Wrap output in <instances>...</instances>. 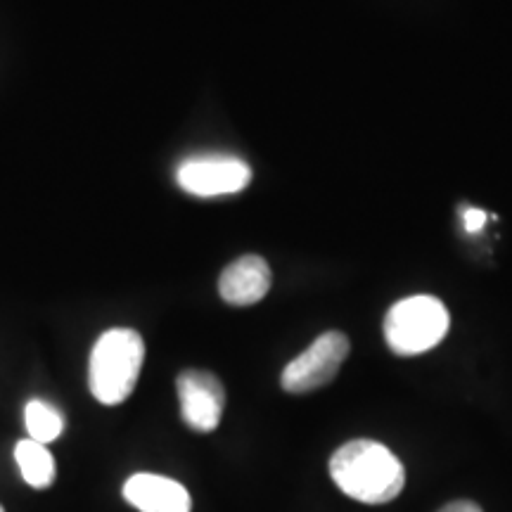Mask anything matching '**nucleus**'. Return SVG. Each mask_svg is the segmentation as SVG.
I'll list each match as a JSON object with an SVG mask.
<instances>
[{
    "instance_id": "9b49d317",
    "label": "nucleus",
    "mask_w": 512,
    "mask_h": 512,
    "mask_svg": "<svg viewBox=\"0 0 512 512\" xmlns=\"http://www.w3.org/2000/svg\"><path fill=\"white\" fill-rule=\"evenodd\" d=\"M463 221H465L467 233H479V230H482L484 223H486V214L482 209H465Z\"/></svg>"
},
{
    "instance_id": "423d86ee",
    "label": "nucleus",
    "mask_w": 512,
    "mask_h": 512,
    "mask_svg": "<svg viewBox=\"0 0 512 512\" xmlns=\"http://www.w3.org/2000/svg\"><path fill=\"white\" fill-rule=\"evenodd\" d=\"M183 422L195 432H214L226 408V389L207 370H185L176 380Z\"/></svg>"
},
{
    "instance_id": "9d476101",
    "label": "nucleus",
    "mask_w": 512,
    "mask_h": 512,
    "mask_svg": "<svg viewBox=\"0 0 512 512\" xmlns=\"http://www.w3.org/2000/svg\"><path fill=\"white\" fill-rule=\"evenodd\" d=\"M24 425H27L29 439L48 446L62 437L64 418L55 406H50V403L41 399H34L24 408Z\"/></svg>"
},
{
    "instance_id": "7ed1b4c3",
    "label": "nucleus",
    "mask_w": 512,
    "mask_h": 512,
    "mask_svg": "<svg viewBox=\"0 0 512 512\" xmlns=\"http://www.w3.org/2000/svg\"><path fill=\"white\" fill-rule=\"evenodd\" d=\"M448 318L446 306L430 294H418L396 302L384 318V339L389 349L399 356L425 354L441 344L446 337Z\"/></svg>"
},
{
    "instance_id": "f03ea898",
    "label": "nucleus",
    "mask_w": 512,
    "mask_h": 512,
    "mask_svg": "<svg viewBox=\"0 0 512 512\" xmlns=\"http://www.w3.org/2000/svg\"><path fill=\"white\" fill-rule=\"evenodd\" d=\"M145 361V342L136 330L114 328L102 332L91 351L88 384L105 406H119L136 389Z\"/></svg>"
},
{
    "instance_id": "6e6552de",
    "label": "nucleus",
    "mask_w": 512,
    "mask_h": 512,
    "mask_svg": "<svg viewBox=\"0 0 512 512\" xmlns=\"http://www.w3.org/2000/svg\"><path fill=\"white\" fill-rule=\"evenodd\" d=\"M271 290V268L266 259L256 254L240 256L219 278V292L223 302L233 306H252Z\"/></svg>"
},
{
    "instance_id": "1a4fd4ad",
    "label": "nucleus",
    "mask_w": 512,
    "mask_h": 512,
    "mask_svg": "<svg viewBox=\"0 0 512 512\" xmlns=\"http://www.w3.org/2000/svg\"><path fill=\"white\" fill-rule=\"evenodd\" d=\"M15 460L22 470V479L31 489H48L55 484V458L48 446L38 444L34 439H22L15 446Z\"/></svg>"
},
{
    "instance_id": "f257e3e1",
    "label": "nucleus",
    "mask_w": 512,
    "mask_h": 512,
    "mask_svg": "<svg viewBox=\"0 0 512 512\" xmlns=\"http://www.w3.org/2000/svg\"><path fill=\"white\" fill-rule=\"evenodd\" d=\"M330 477L354 501L380 505L394 501L406 484L401 460L380 441L356 439L330 458Z\"/></svg>"
},
{
    "instance_id": "ddd939ff",
    "label": "nucleus",
    "mask_w": 512,
    "mask_h": 512,
    "mask_svg": "<svg viewBox=\"0 0 512 512\" xmlns=\"http://www.w3.org/2000/svg\"><path fill=\"white\" fill-rule=\"evenodd\" d=\"M0 512H5V510H3V505H0Z\"/></svg>"
},
{
    "instance_id": "39448f33",
    "label": "nucleus",
    "mask_w": 512,
    "mask_h": 512,
    "mask_svg": "<svg viewBox=\"0 0 512 512\" xmlns=\"http://www.w3.org/2000/svg\"><path fill=\"white\" fill-rule=\"evenodd\" d=\"M176 181L195 197L235 195L252 181V169L233 155H197L178 166Z\"/></svg>"
},
{
    "instance_id": "20e7f679",
    "label": "nucleus",
    "mask_w": 512,
    "mask_h": 512,
    "mask_svg": "<svg viewBox=\"0 0 512 512\" xmlns=\"http://www.w3.org/2000/svg\"><path fill=\"white\" fill-rule=\"evenodd\" d=\"M349 356V339L344 332H325L309 349L287 363L280 377L285 392L309 394L335 380L342 363Z\"/></svg>"
},
{
    "instance_id": "0eeeda50",
    "label": "nucleus",
    "mask_w": 512,
    "mask_h": 512,
    "mask_svg": "<svg viewBox=\"0 0 512 512\" xmlns=\"http://www.w3.org/2000/svg\"><path fill=\"white\" fill-rule=\"evenodd\" d=\"M124 498L138 512H190L192 498L181 482L171 477L138 472L124 484Z\"/></svg>"
},
{
    "instance_id": "f8f14e48",
    "label": "nucleus",
    "mask_w": 512,
    "mask_h": 512,
    "mask_svg": "<svg viewBox=\"0 0 512 512\" xmlns=\"http://www.w3.org/2000/svg\"><path fill=\"white\" fill-rule=\"evenodd\" d=\"M439 512H482V508L472 501H453V503L444 505Z\"/></svg>"
}]
</instances>
